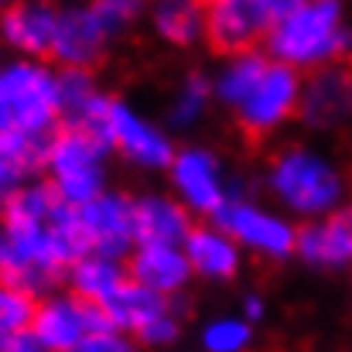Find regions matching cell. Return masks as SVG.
<instances>
[{
	"instance_id": "cell-1",
	"label": "cell",
	"mask_w": 352,
	"mask_h": 352,
	"mask_svg": "<svg viewBox=\"0 0 352 352\" xmlns=\"http://www.w3.org/2000/svg\"><path fill=\"white\" fill-rule=\"evenodd\" d=\"M82 253H89V246L79 230L76 206H69L52 223L0 226V277L34 298L58 291L69 267Z\"/></svg>"
},
{
	"instance_id": "cell-2",
	"label": "cell",
	"mask_w": 352,
	"mask_h": 352,
	"mask_svg": "<svg viewBox=\"0 0 352 352\" xmlns=\"http://www.w3.org/2000/svg\"><path fill=\"white\" fill-rule=\"evenodd\" d=\"M263 52L284 65L311 72L325 62L352 52V31H346L342 0H301L267 34Z\"/></svg>"
},
{
	"instance_id": "cell-3",
	"label": "cell",
	"mask_w": 352,
	"mask_h": 352,
	"mask_svg": "<svg viewBox=\"0 0 352 352\" xmlns=\"http://www.w3.org/2000/svg\"><path fill=\"white\" fill-rule=\"evenodd\" d=\"M263 185L298 219L329 216L339 209L346 195V182L339 168L325 154L301 147V144H287L267 161Z\"/></svg>"
},
{
	"instance_id": "cell-4",
	"label": "cell",
	"mask_w": 352,
	"mask_h": 352,
	"mask_svg": "<svg viewBox=\"0 0 352 352\" xmlns=\"http://www.w3.org/2000/svg\"><path fill=\"white\" fill-rule=\"evenodd\" d=\"M110 154H113L110 144L100 140L96 133L72 123H58L48 137L41 175L69 206H82L100 192H107Z\"/></svg>"
},
{
	"instance_id": "cell-5",
	"label": "cell",
	"mask_w": 352,
	"mask_h": 352,
	"mask_svg": "<svg viewBox=\"0 0 352 352\" xmlns=\"http://www.w3.org/2000/svg\"><path fill=\"white\" fill-rule=\"evenodd\" d=\"M62 123L58 69L45 58H14L0 65V130L52 133Z\"/></svg>"
},
{
	"instance_id": "cell-6",
	"label": "cell",
	"mask_w": 352,
	"mask_h": 352,
	"mask_svg": "<svg viewBox=\"0 0 352 352\" xmlns=\"http://www.w3.org/2000/svg\"><path fill=\"white\" fill-rule=\"evenodd\" d=\"M301 86H305L301 69L270 58V65L263 69V76L256 79V86L246 93V100L236 110H230L236 120V130L250 144H260V140L274 137L284 123L298 120Z\"/></svg>"
},
{
	"instance_id": "cell-7",
	"label": "cell",
	"mask_w": 352,
	"mask_h": 352,
	"mask_svg": "<svg viewBox=\"0 0 352 352\" xmlns=\"http://www.w3.org/2000/svg\"><path fill=\"white\" fill-rule=\"evenodd\" d=\"M103 311H107L110 325L130 332L140 346H151V349H164V346L178 342V336H182L178 298H164L133 277L103 305Z\"/></svg>"
},
{
	"instance_id": "cell-8",
	"label": "cell",
	"mask_w": 352,
	"mask_h": 352,
	"mask_svg": "<svg viewBox=\"0 0 352 352\" xmlns=\"http://www.w3.org/2000/svg\"><path fill=\"white\" fill-rule=\"evenodd\" d=\"M168 178H171V192L199 219H216L230 199L243 195V185L226 178L219 154L209 147H195V144L175 151V157L168 164Z\"/></svg>"
},
{
	"instance_id": "cell-9",
	"label": "cell",
	"mask_w": 352,
	"mask_h": 352,
	"mask_svg": "<svg viewBox=\"0 0 352 352\" xmlns=\"http://www.w3.org/2000/svg\"><path fill=\"white\" fill-rule=\"evenodd\" d=\"M212 223H219L253 256H263V260L294 256L298 226L287 216H280V212H274V209H267V206H260V202H253L246 195L230 199Z\"/></svg>"
},
{
	"instance_id": "cell-10",
	"label": "cell",
	"mask_w": 352,
	"mask_h": 352,
	"mask_svg": "<svg viewBox=\"0 0 352 352\" xmlns=\"http://www.w3.org/2000/svg\"><path fill=\"white\" fill-rule=\"evenodd\" d=\"M110 318L100 305L79 298L76 291H48L34 301L31 332L41 339L45 352H69L89 332L107 329Z\"/></svg>"
},
{
	"instance_id": "cell-11",
	"label": "cell",
	"mask_w": 352,
	"mask_h": 352,
	"mask_svg": "<svg viewBox=\"0 0 352 352\" xmlns=\"http://www.w3.org/2000/svg\"><path fill=\"white\" fill-rule=\"evenodd\" d=\"M103 140L110 144L113 154H120L140 171H168L175 157V140L168 137V130L144 120L126 100H117V96L110 100V110H107Z\"/></svg>"
},
{
	"instance_id": "cell-12",
	"label": "cell",
	"mask_w": 352,
	"mask_h": 352,
	"mask_svg": "<svg viewBox=\"0 0 352 352\" xmlns=\"http://www.w3.org/2000/svg\"><path fill=\"white\" fill-rule=\"evenodd\" d=\"M298 120L308 130L322 133L352 126V52L346 58L311 69V76L301 86Z\"/></svg>"
},
{
	"instance_id": "cell-13",
	"label": "cell",
	"mask_w": 352,
	"mask_h": 352,
	"mask_svg": "<svg viewBox=\"0 0 352 352\" xmlns=\"http://www.w3.org/2000/svg\"><path fill=\"white\" fill-rule=\"evenodd\" d=\"M113 41L117 38L110 34L103 17L93 10V3L79 0V3H69V7L58 10L52 62L55 65H76V69H96L107 58Z\"/></svg>"
},
{
	"instance_id": "cell-14",
	"label": "cell",
	"mask_w": 352,
	"mask_h": 352,
	"mask_svg": "<svg viewBox=\"0 0 352 352\" xmlns=\"http://www.w3.org/2000/svg\"><path fill=\"white\" fill-rule=\"evenodd\" d=\"M82 239L93 253H110V256H130L137 246L133 233V199L123 192H100L96 199L76 206Z\"/></svg>"
},
{
	"instance_id": "cell-15",
	"label": "cell",
	"mask_w": 352,
	"mask_h": 352,
	"mask_svg": "<svg viewBox=\"0 0 352 352\" xmlns=\"http://www.w3.org/2000/svg\"><path fill=\"white\" fill-rule=\"evenodd\" d=\"M58 0H10L0 10V38L21 58L52 62V45L58 31Z\"/></svg>"
},
{
	"instance_id": "cell-16",
	"label": "cell",
	"mask_w": 352,
	"mask_h": 352,
	"mask_svg": "<svg viewBox=\"0 0 352 352\" xmlns=\"http://www.w3.org/2000/svg\"><path fill=\"white\" fill-rule=\"evenodd\" d=\"M126 270L133 280L164 298H182L195 277L182 243H137L126 256Z\"/></svg>"
},
{
	"instance_id": "cell-17",
	"label": "cell",
	"mask_w": 352,
	"mask_h": 352,
	"mask_svg": "<svg viewBox=\"0 0 352 352\" xmlns=\"http://www.w3.org/2000/svg\"><path fill=\"white\" fill-rule=\"evenodd\" d=\"M182 246L188 253V263H192L195 277H202V280L226 284V280H233L239 274V267H243V246L219 223L192 226Z\"/></svg>"
},
{
	"instance_id": "cell-18",
	"label": "cell",
	"mask_w": 352,
	"mask_h": 352,
	"mask_svg": "<svg viewBox=\"0 0 352 352\" xmlns=\"http://www.w3.org/2000/svg\"><path fill=\"white\" fill-rule=\"evenodd\" d=\"M294 256H301L308 267H318V270H339V267L352 263L349 212L336 209L329 216L305 219V226H298Z\"/></svg>"
},
{
	"instance_id": "cell-19",
	"label": "cell",
	"mask_w": 352,
	"mask_h": 352,
	"mask_svg": "<svg viewBox=\"0 0 352 352\" xmlns=\"http://www.w3.org/2000/svg\"><path fill=\"white\" fill-rule=\"evenodd\" d=\"M195 216L178 195L144 192L133 195V233L137 243H185Z\"/></svg>"
},
{
	"instance_id": "cell-20",
	"label": "cell",
	"mask_w": 352,
	"mask_h": 352,
	"mask_svg": "<svg viewBox=\"0 0 352 352\" xmlns=\"http://www.w3.org/2000/svg\"><path fill=\"white\" fill-rule=\"evenodd\" d=\"M151 31L168 48H195L206 41V0H147Z\"/></svg>"
},
{
	"instance_id": "cell-21",
	"label": "cell",
	"mask_w": 352,
	"mask_h": 352,
	"mask_svg": "<svg viewBox=\"0 0 352 352\" xmlns=\"http://www.w3.org/2000/svg\"><path fill=\"white\" fill-rule=\"evenodd\" d=\"M65 280H69V291H76L79 298H86V301H93V305L103 308L120 287L130 280V270H126V260H123V256L93 253V250H89V253H82V256L69 267Z\"/></svg>"
},
{
	"instance_id": "cell-22",
	"label": "cell",
	"mask_w": 352,
	"mask_h": 352,
	"mask_svg": "<svg viewBox=\"0 0 352 352\" xmlns=\"http://www.w3.org/2000/svg\"><path fill=\"white\" fill-rule=\"evenodd\" d=\"M52 133L28 130H0V202L28 178H34L45 164V147Z\"/></svg>"
},
{
	"instance_id": "cell-23",
	"label": "cell",
	"mask_w": 352,
	"mask_h": 352,
	"mask_svg": "<svg viewBox=\"0 0 352 352\" xmlns=\"http://www.w3.org/2000/svg\"><path fill=\"white\" fill-rule=\"evenodd\" d=\"M267 65H270V55L260 52V48L223 55V65L212 76V96H216V103L226 107V110H236L246 100V93L256 86V79L263 76Z\"/></svg>"
},
{
	"instance_id": "cell-24",
	"label": "cell",
	"mask_w": 352,
	"mask_h": 352,
	"mask_svg": "<svg viewBox=\"0 0 352 352\" xmlns=\"http://www.w3.org/2000/svg\"><path fill=\"white\" fill-rule=\"evenodd\" d=\"M212 100H216L212 96V79L206 72H188L178 82V89L171 93V100H168V123L175 130L199 126L206 120V113H209V103Z\"/></svg>"
},
{
	"instance_id": "cell-25",
	"label": "cell",
	"mask_w": 352,
	"mask_h": 352,
	"mask_svg": "<svg viewBox=\"0 0 352 352\" xmlns=\"http://www.w3.org/2000/svg\"><path fill=\"white\" fill-rule=\"evenodd\" d=\"M58 69V107H62V123L79 120L96 100H100V82L93 69H76V65H55Z\"/></svg>"
},
{
	"instance_id": "cell-26",
	"label": "cell",
	"mask_w": 352,
	"mask_h": 352,
	"mask_svg": "<svg viewBox=\"0 0 352 352\" xmlns=\"http://www.w3.org/2000/svg\"><path fill=\"white\" fill-rule=\"evenodd\" d=\"M253 346V322L243 315H219L202 329L206 352H250Z\"/></svg>"
},
{
	"instance_id": "cell-27",
	"label": "cell",
	"mask_w": 352,
	"mask_h": 352,
	"mask_svg": "<svg viewBox=\"0 0 352 352\" xmlns=\"http://www.w3.org/2000/svg\"><path fill=\"white\" fill-rule=\"evenodd\" d=\"M34 301H38L34 294H28L24 287H17V284L0 277V336L28 329L31 315H34Z\"/></svg>"
},
{
	"instance_id": "cell-28",
	"label": "cell",
	"mask_w": 352,
	"mask_h": 352,
	"mask_svg": "<svg viewBox=\"0 0 352 352\" xmlns=\"http://www.w3.org/2000/svg\"><path fill=\"white\" fill-rule=\"evenodd\" d=\"M89 3L103 17V24L110 28L113 38L126 34L144 17V10H147V0H89Z\"/></svg>"
},
{
	"instance_id": "cell-29",
	"label": "cell",
	"mask_w": 352,
	"mask_h": 352,
	"mask_svg": "<svg viewBox=\"0 0 352 352\" xmlns=\"http://www.w3.org/2000/svg\"><path fill=\"white\" fill-rule=\"evenodd\" d=\"M69 352H140V342L130 332L117 329V325H107V329L89 332L82 342H76Z\"/></svg>"
},
{
	"instance_id": "cell-30",
	"label": "cell",
	"mask_w": 352,
	"mask_h": 352,
	"mask_svg": "<svg viewBox=\"0 0 352 352\" xmlns=\"http://www.w3.org/2000/svg\"><path fill=\"white\" fill-rule=\"evenodd\" d=\"M0 352H45V346L28 325V329H17V332H3L0 336Z\"/></svg>"
},
{
	"instance_id": "cell-31",
	"label": "cell",
	"mask_w": 352,
	"mask_h": 352,
	"mask_svg": "<svg viewBox=\"0 0 352 352\" xmlns=\"http://www.w3.org/2000/svg\"><path fill=\"white\" fill-rule=\"evenodd\" d=\"M263 311H267V308H263V298H260V294H246V298H243V318H250V322L256 325V322L263 318Z\"/></svg>"
},
{
	"instance_id": "cell-32",
	"label": "cell",
	"mask_w": 352,
	"mask_h": 352,
	"mask_svg": "<svg viewBox=\"0 0 352 352\" xmlns=\"http://www.w3.org/2000/svg\"><path fill=\"white\" fill-rule=\"evenodd\" d=\"M349 250H352V209H349Z\"/></svg>"
},
{
	"instance_id": "cell-33",
	"label": "cell",
	"mask_w": 352,
	"mask_h": 352,
	"mask_svg": "<svg viewBox=\"0 0 352 352\" xmlns=\"http://www.w3.org/2000/svg\"><path fill=\"white\" fill-rule=\"evenodd\" d=\"M3 48H7V45H3V38H0V58H3Z\"/></svg>"
},
{
	"instance_id": "cell-34",
	"label": "cell",
	"mask_w": 352,
	"mask_h": 352,
	"mask_svg": "<svg viewBox=\"0 0 352 352\" xmlns=\"http://www.w3.org/2000/svg\"><path fill=\"white\" fill-rule=\"evenodd\" d=\"M7 3H10V0H0V10H3V7H7Z\"/></svg>"
},
{
	"instance_id": "cell-35",
	"label": "cell",
	"mask_w": 352,
	"mask_h": 352,
	"mask_svg": "<svg viewBox=\"0 0 352 352\" xmlns=\"http://www.w3.org/2000/svg\"><path fill=\"white\" fill-rule=\"evenodd\" d=\"M58 3H79V0H58Z\"/></svg>"
},
{
	"instance_id": "cell-36",
	"label": "cell",
	"mask_w": 352,
	"mask_h": 352,
	"mask_svg": "<svg viewBox=\"0 0 352 352\" xmlns=\"http://www.w3.org/2000/svg\"><path fill=\"white\" fill-rule=\"evenodd\" d=\"M349 195H352V171H349Z\"/></svg>"
}]
</instances>
